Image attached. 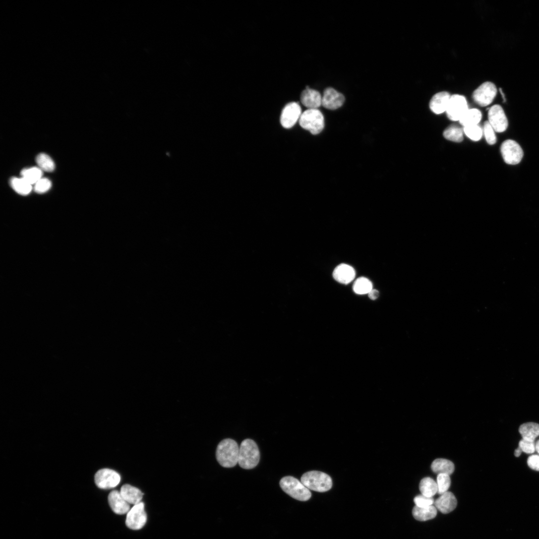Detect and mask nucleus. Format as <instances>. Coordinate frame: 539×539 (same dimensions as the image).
<instances>
[{
    "instance_id": "nucleus-1",
    "label": "nucleus",
    "mask_w": 539,
    "mask_h": 539,
    "mask_svg": "<svg viewBox=\"0 0 539 539\" xmlns=\"http://www.w3.org/2000/svg\"><path fill=\"white\" fill-rule=\"evenodd\" d=\"M240 447L232 439H225L220 442L216 450L219 464L225 468H234L239 464Z\"/></svg>"
},
{
    "instance_id": "nucleus-2",
    "label": "nucleus",
    "mask_w": 539,
    "mask_h": 539,
    "mask_svg": "<svg viewBox=\"0 0 539 539\" xmlns=\"http://www.w3.org/2000/svg\"><path fill=\"white\" fill-rule=\"evenodd\" d=\"M260 451L255 442L250 439L242 441L240 447L239 464L244 470L255 468L260 461Z\"/></svg>"
},
{
    "instance_id": "nucleus-3",
    "label": "nucleus",
    "mask_w": 539,
    "mask_h": 539,
    "mask_svg": "<svg viewBox=\"0 0 539 539\" xmlns=\"http://www.w3.org/2000/svg\"><path fill=\"white\" fill-rule=\"evenodd\" d=\"M301 482L309 490L319 492H327L333 486L331 477L324 473L318 471L305 473L301 478Z\"/></svg>"
},
{
    "instance_id": "nucleus-4",
    "label": "nucleus",
    "mask_w": 539,
    "mask_h": 539,
    "mask_svg": "<svg viewBox=\"0 0 539 539\" xmlns=\"http://www.w3.org/2000/svg\"><path fill=\"white\" fill-rule=\"evenodd\" d=\"M280 485L285 493L295 499L306 501L311 498L312 494L310 490L293 477L283 478L280 482Z\"/></svg>"
},
{
    "instance_id": "nucleus-5",
    "label": "nucleus",
    "mask_w": 539,
    "mask_h": 539,
    "mask_svg": "<svg viewBox=\"0 0 539 539\" xmlns=\"http://www.w3.org/2000/svg\"><path fill=\"white\" fill-rule=\"evenodd\" d=\"M300 126L313 135L320 133L325 127L323 114L318 109H308L302 113L299 120Z\"/></svg>"
},
{
    "instance_id": "nucleus-6",
    "label": "nucleus",
    "mask_w": 539,
    "mask_h": 539,
    "mask_svg": "<svg viewBox=\"0 0 539 539\" xmlns=\"http://www.w3.org/2000/svg\"><path fill=\"white\" fill-rule=\"evenodd\" d=\"M500 151L504 162L509 165L515 166L520 164L524 157L521 146L512 139L505 140L501 144Z\"/></svg>"
},
{
    "instance_id": "nucleus-7",
    "label": "nucleus",
    "mask_w": 539,
    "mask_h": 539,
    "mask_svg": "<svg viewBox=\"0 0 539 539\" xmlns=\"http://www.w3.org/2000/svg\"><path fill=\"white\" fill-rule=\"evenodd\" d=\"M497 94L495 85L491 82L482 84L473 93L475 102L481 107H485L492 103Z\"/></svg>"
},
{
    "instance_id": "nucleus-8",
    "label": "nucleus",
    "mask_w": 539,
    "mask_h": 539,
    "mask_svg": "<svg viewBox=\"0 0 539 539\" xmlns=\"http://www.w3.org/2000/svg\"><path fill=\"white\" fill-rule=\"evenodd\" d=\"M468 101L463 95L455 94L451 96L446 113L451 121H459L469 110Z\"/></svg>"
},
{
    "instance_id": "nucleus-9",
    "label": "nucleus",
    "mask_w": 539,
    "mask_h": 539,
    "mask_svg": "<svg viewBox=\"0 0 539 539\" xmlns=\"http://www.w3.org/2000/svg\"><path fill=\"white\" fill-rule=\"evenodd\" d=\"M147 520L144 504L141 502L134 505L127 513L125 524L131 530H139L145 526Z\"/></svg>"
},
{
    "instance_id": "nucleus-10",
    "label": "nucleus",
    "mask_w": 539,
    "mask_h": 539,
    "mask_svg": "<svg viewBox=\"0 0 539 539\" xmlns=\"http://www.w3.org/2000/svg\"><path fill=\"white\" fill-rule=\"evenodd\" d=\"M120 475L110 469H102L95 477L96 485L102 489H110L117 487L120 482Z\"/></svg>"
},
{
    "instance_id": "nucleus-11",
    "label": "nucleus",
    "mask_w": 539,
    "mask_h": 539,
    "mask_svg": "<svg viewBox=\"0 0 539 539\" xmlns=\"http://www.w3.org/2000/svg\"><path fill=\"white\" fill-rule=\"evenodd\" d=\"M488 122L497 132H505L508 127V120L502 107L499 105L492 106L488 113Z\"/></svg>"
},
{
    "instance_id": "nucleus-12",
    "label": "nucleus",
    "mask_w": 539,
    "mask_h": 539,
    "mask_svg": "<svg viewBox=\"0 0 539 539\" xmlns=\"http://www.w3.org/2000/svg\"><path fill=\"white\" fill-rule=\"evenodd\" d=\"M301 110L298 103L292 102L287 104L282 111L280 122L285 128L293 127L301 115Z\"/></svg>"
},
{
    "instance_id": "nucleus-13",
    "label": "nucleus",
    "mask_w": 539,
    "mask_h": 539,
    "mask_svg": "<svg viewBox=\"0 0 539 539\" xmlns=\"http://www.w3.org/2000/svg\"><path fill=\"white\" fill-rule=\"evenodd\" d=\"M344 96L332 88H327L322 96V106L329 110H336L343 106Z\"/></svg>"
},
{
    "instance_id": "nucleus-14",
    "label": "nucleus",
    "mask_w": 539,
    "mask_h": 539,
    "mask_svg": "<svg viewBox=\"0 0 539 539\" xmlns=\"http://www.w3.org/2000/svg\"><path fill=\"white\" fill-rule=\"evenodd\" d=\"M108 501L113 512L118 515L127 514L130 509V504L117 490H114L110 493Z\"/></svg>"
},
{
    "instance_id": "nucleus-15",
    "label": "nucleus",
    "mask_w": 539,
    "mask_h": 539,
    "mask_svg": "<svg viewBox=\"0 0 539 539\" xmlns=\"http://www.w3.org/2000/svg\"><path fill=\"white\" fill-rule=\"evenodd\" d=\"M450 97V94L445 91L435 94L429 102L430 110L436 115H441L446 112Z\"/></svg>"
},
{
    "instance_id": "nucleus-16",
    "label": "nucleus",
    "mask_w": 539,
    "mask_h": 539,
    "mask_svg": "<svg viewBox=\"0 0 539 539\" xmlns=\"http://www.w3.org/2000/svg\"><path fill=\"white\" fill-rule=\"evenodd\" d=\"M302 104L309 109H318L322 105V96L317 91L306 88L301 94Z\"/></svg>"
},
{
    "instance_id": "nucleus-17",
    "label": "nucleus",
    "mask_w": 539,
    "mask_h": 539,
    "mask_svg": "<svg viewBox=\"0 0 539 539\" xmlns=\"http://www.w3.org/2000/svg\"><path fill=\"white\" fill-rule=\"evenodd\" d=\"M434 505L437 510L446 514L451 512L456 508L457 501L452 493L447 491L440 495L434 502Z\"/></svg>"
},
{
    "instance_id": "nucleus-18",
    "label": "nucleus",
    "mask_w": 539,
    "mask_h": 539,
    "mask_svg": "<svg viewBox=\"0 0 539 539\" xmlns=\"http://www.w3.org/2000/svg\"><path fill=\"white\" fill-rule=\"evenodd\" d=\"M334 279L343 284H348L356 277V271L353 267L346 264H341L334 269L333 273Z\"/></svg>"
},
{
    "instance_id": "nucleus-19",
    "label": "nucleus",
    "mask_w": 539,
    "mask_h": 539,
    "mask_svg": "<svg viewBox=\"0 0 539 539\" xmlns=\"http://www.w3.org/2000/svg\"><path fill=\"white\" fill-rule=\"evenodd\" d=\"M120 492L127 502L134 505L141 502L143 496L139 489L129 484L123 485Z\"/></svg>"
},
{
    "instance_id": "nucleus-20",
    "label": "nucleus",
    "mask_w": 539,
    "mask_h": 539,
    "mask_svg": "<svg viewBox=\"0 0 539 539\" xmlns=\"http://www.w3.org/2000/svg\"><path fill=\"white\" fill-rule=\"evenodd\" d=\"M432 471L438 475H451L454 472L455 467L451 461L445 459H435L431 465Z\"/></svg>"
},
{
    "instance_id": "nucleus-21",
    "label": "nucleus",
    "mask_w": 539,
    "mask_h": 539,
    "mask_svg": "<svg viewBox=\"0 0 539 539\" xmlns=\"http://www.w3.org/2000/svg\"><path fill=\"white\" fill-rule=\"evenodd\" d=\"M437 514L436 508L433 506L419 507L416 506L413 510L414 518L419 521H426L434 518Z\"/></svg>"
},
{
    "instance_id": "nucleus-22",
    "label": "nucleus",
    "mask_w": 539,
    "mask_h": 539,
    "mask_svg": "<svg viewBox=\"0 0 539 539\" xmlns=\"http://www.w3.org/2000/svg\"><path fill=\"white\" fill-rule=\"evenodd\" d=\"M482 115L481 111L477 109H469L459 120L464 127L479 125L481 121Z\"/></svg>"
},
{
    "instance_id": "nucleus-23",
    "label": "nucleus",
    "mask_w": 539,
    "mask_h": 539,
    "mask_svg": "<svg viewBox=\"0 0 539 539\" xmlns=\"http://www.w3.org/2000/svg\"><path fill=\"white\" fill-rule=\"evenodd\" d=\"M519 432L523 439L534 441L539 436V424L534 422L523 424L519 428Z\"/></svg>"
},
{
    "instance_id": "nucleus-24",
    "label": "nucleus",
    "mask_w": 539,
    "mask_h": 539,
    "mask_svg": "<svg viewBox=\"0 0 539 539\" xmlns=\"http://www.w3.org/2000/svg\"><path fill=\"white\" fill-rule=\"evenodd\" d=\"M419 490L422 495L432 498L438 492L437 483L431 478H425L420 482Z\"/></svg>"
},
{
    "instance_id": "nucleus-25",
    "label": "nucleus",
    "mask_w": 539,
    "mask_h": 539,
    "mask_svg": "<svg viewBox=\"0 0 539 539\" xmlns=\"http://www.w3.org/2000/svg\"><path fill=\"white\" fill-rule=\"evenodd\" d=\"M464 129L452 125L448 127L443 131L444 137L448 140L454 142H461L464 140Z\"/></svg>"
},
{
    "instance_id": "nucleus-26",
    "label": "nucleus",
    "mask_w": 539,
    "mask_h": 539,
    "mask_svg": "<svg viewBox=\"0 0 539 539\" xmlns=\"http://www.w3.org/2000/svg\"><path fill=\"white\" fill-rule=\"evenodd\" d=\"M12 188L18 193L22 195H27L32 190V185L23 178H13L10 180Z\"/></svg>"
},
{
    "instance_id": "nucleus-27",
    "label": "nucleus",
    "mask_w": 539,
    "mask_h": 539,
    "mask_svg": "<svg viewBox=\"0 0 539 539\" xmlns=\"http://www.w3.org/2000/svg\"><path fill=\"white\" fill-rule=\"evenodd\" d=\"M21 176L30 184H35L42 179L43 171L39 168L26 169L21 172Z\"/></svg>"
},
{
    "instance_id": "nucleus-28",
    "label": "nucleus",
    "mask_w": 539,
    "mask_h": 539,
    "mask_svg": "<svg viewBox=\"0 0 539 539\" xmlns=\"http://www.w3.org/2000/svg\"><path fill=\"white\" fill-rule=\"evenodd\" d=\"M371 282L365 277H360L356 280L353 285L354 292L359 295L368 294L372 290Z\"/></svg>"
},
{
    "instance_id": "nucleus-29",
    "label": "nucleus",
    "mask_w": 539,
    "mask_h": 539,
    "mask_svg": "<svg viewBox=\"0 0 539 539\" xmlns=\"http://www.w3.org/2000/svg\"><path fill=\"white\" fill-rule=\"evenodd\" d=\"M36 162L39 168L46 172H52L55 168L53 160L45 153H40L36 158Z\"/></svg>"
},
{
    "instance_id": "nucleus-30",
    "label": "nucleus",
    "mask_w": 539,
    "mask_h": 539,
    "mask_svg": "<svg viewBox=\"0 0 539 539\" xmlns=\"http://www.w3.org/2000/svg\"><path fill=\"white\" fill-rule=\"evenodd\" d=\"M464 132L470 139L474 141H479L483 135V128L479 125L465 127Z\"/></svg>"
},
{
    "instance_id": "nucleus-31",
    "label": "nucleus",
    "mask_w": 539,
    "mask_h": 539,
    "mask_svg": "<svg viewBox=\"0 0 539 539\" xmlns=\"http://www.w3.org/2000/svg\"><path fill=\"white\" fill-rule=\"evenodd\" d=\"M438 486L437 493L441 495L448 491L451 485L450 476L446 474H439L437 478Z\"/></svg>"
},
{
    "instance_id": "nucleus-32",
    "label": "nucleus",
    "mask_w": 539,
    "mask_h": 539,
    "mask_svg": "<svg viewBox=\"0 0 539 539\" xmlns=\"http://www.w3.org/2000/svg\"><path fill=\"white\" fill-rule=\"evenodd\" d=\"M483 134L487 142L489 145H494L497 142L495 131L488 121L484 122L483 128Z\"/></svg>"
},
{
    "instance_id": "nucleus-33",
    "label": "nucleus",
    "mask_w": 539,
    "mask_h": 539,
    "mask_svg": "<svg viewBox=\"0 0 539 539\" xmlns=\"http://www.w3.org/2000/svg\"><path fill=\"white\" fill-rule=\"evenodd\" d=\"M51 186L52 183L49 180L42 178L35 184L34 190L37 193H44L48 191Z\"/></svg>"
},
{
    "instance_id": "nucleus-34",
    "label": "nucleus",
    "mask_w": 539,
    "mask_h": 539,
    "mask_svg": "<svg viewBox=\"0 0 539 539\" xmlns=\"http://www.w3.org/2000/svg\"><path fill=\"white\" fill-rule=\"evenodd\" d=\"M416 506L419 507L430 506L434 503L433 498L427 497L422 495L416 496L414 499Z\"/></svg>"
},
{
    "instance_id": "nucleus-35",
    "label": "nucleus",
    "mask_w": 539,
    "mask_h": 539,
    "mask_svg": "<svg viewBox=\"0 0 539 539\" xmlns=\"http://www.w3.org/2000/svg\"><path fill=\"white\" fill-rule=\"evenodd\" d=\"M519 447L522 451L527 454L533 453L536 450L534 441H529L523 439L520 441Z\"/></svg>"
},
{
    "instance_id": "nucleus-36",
    "label": "nucleus",
    "mask_w": 539,
    "mask_h": 539,
    "mask_svg": "<svg viewBox=\"0 0 539 539\" xmlns=\"http://www.w3.org/2000/svg\"><path fill=\"white\" fill-rule=\"evenodd\" d=\"M527 464L530 469L539 472V455H533L530 456L528 459Z\"/></svg>"
},
{
    "instance_id": "nucleus-37",
    "label": "nucleus",
    "mask_w": 539,
    "mask_h": 539,
    "mask_svg": "<svg viewBox=\"0 0 539 539\" xmlns=\"http://www.w3.org/2000/svg\"><path fill=\"white\" fill-rule=\"evenodd\" d=\"M368 295L369 298L371 299L375 300V299H377L378 298L379 295V292L377 290H376L375 289H372V290H371L370 291V292L368 294Z\"/></svg>"
},
{
    "instance_id": "nucleus-38",
    "label": "nucleus",
    "mask_w": 539,
    "mask_h": 539,
    "mask_svg": "<svg viewBox=\"0 0 539 539\" xmlns=\"http://www.w3.org/2000/svg\"><path fill=\"white\" fill-rule=\"evenodd\" d=\"M522 451L521 449L519 447L515 451V456L517 457H519L522 453Z\"/></svg>"
},
{
    "instance_id": "nucleus-39",
    "label": "nucleus",
    "mask_w": 539,
    "mask_h": 539,
    "mask_svg": "<svg viewBox=\"0 0 539 539\" xmlns=\"http://www.w3.org/2000/svg\"><path fill=\"white\" fill-rule=\"evenodd\" d=\"M535 448L536 451L539 449V440L535 443Z\"/></svg>"
},
{
    "instance_id": "nucleus-40",
    "label": "nucleus",
    "mask_w": 539,
    "mask_h": 539,
    "mask_svg": "<svg viewBox=\"0 0 539 539\" xmlns=\"http://www.w3.org/2000/svg\"><path fill=\"white\" fill-rule=\"evenodd\" d=\"M537 452H538V453L539 454V449H538V450H537Z\"/></svg>"
}]
</instances>
